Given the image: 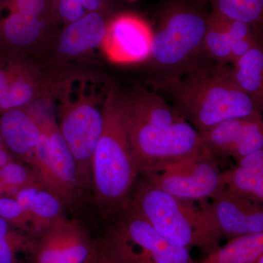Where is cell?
Segmentation results:
<instances>
[{
  "label": "cell",
  "mask_w": 263,
  "mask_h": 263,
  "mask_svg": "<svg viewBox=\"0 0 263 263\" xmlns=\"http://www.w3.org/2000/svg\"><path fill=\"white\" fill-rule=\"evenodd\" d=\"M119 103L138 174L158 172L205 152L200 133L155 93L141 90Z\"/></svg>",
  "instance_id": "6da1fadb"
},
{
  "label": "cell",
  "mask_w": 263,
  "mask_h": 263,
  "mask_svg": "<svg viewBox=\"0 0 263 263\" xmlns=\"http://www.w3.org/2000/svg\"><path fill=\"white\" fill-rule=\"evenodd\" d=\"M171 91L182 114L200 134L233 118L259 112L255 103L235 84L226 67H195L174 81Z\"/></svg>",
  "instance_id": "7a4b0ae2"
},
{
  "label": "cell",
  "mask_w": 263,
  "mask_h": 263,
  "mask_svg": "<svg viewBox=\"0 0 263 263\" xmlns=\"http://www.w3.org/2000/svg\"><path fill=\"white\" fill-rule=\"evenodd\" d=\"M103 114V130L92 159V190L97 205L108 214L120 212L127 205L139 174L114 89L107 91Z\"/></svg>",
  "instance_id": "3957f363"
},
{
  "label": "cell",
  "mask_w": 263,
  "mask_h": 263,
  "mask_svg": "<svg viewBox=\"0 0 263 263\" xmlns=\"http://www.w3.org/2000/svg\"><path fill=\"white\" fill-rule=\"evenodd\" d=\"M60 95V133L73 156L84 192L92 189V159L103 127L104 101L94 81L73 77L62 85Z\"/></svg>",
  "instance_id": "277c9868"
},
{
  "label": "cell",
  "mask_w": 263,
  "mask_h": 263,
  "mask_svg": "<svg viewBox=\"0 0 263 263\" xmlns=\"http://www.w3.org/2000/svg\"><path fill=\"white\" fill-rule=\"evenodd\" d=\"M124 207L175 245L190 250L197 247L205 254L218 247L200 205L176 198L148 181L138 186Z\"/></svg>",
  "instance_id": "5b68a950"
},
{
  "label": "cell",
  "mask_w": 263,
  "mask_h": 263,
  "mask_svg": "<svg viewBox=\"0 0 263 263\" xmlns=\"http://www.w3.org/2000/svg\"><path fill=\"white\" fill-rule=\"evenodd\" d=\"M98 241L99 258L106 263H196L190 249L171 243L127 207Z\"/></svg>",
  "instance_id": "8992f818"
},
{
  "label": "cell",
  "mask_w": 263,
  "mask_h": 263,
  "mask_svg": "<svg viewBox=\"0 0 263 263\" xmlns=\"http://www.w3.org/2000/svg\"><path fill=\"white\" fill-rule=\"evenodd\" d=\"M222 174L217 158L205 150L146 177L148 182L176 198L202 202L226 190Z\"/></svg>",
  "instance_id": "52a82bcc"
},
{
  "label": "cell",
  "mask_w": 263,
  "mask_h": 263,
  "mask_svg": "<svg viewBox=\"0 0 263 263\" xmlns=\"http://www.w3.org/2000/svg\"><path fill=\"white\" fill-rule=\"evenodd\" d=\"M207 18L187 8L170 10L154 32L150 58L161 67H179L204 47Z\"/></svg>",
  "instance_id": "ba28073f"
},
{
  "label": "cell",
  "mask_w": 263,
  "mask_h": 263,
  "mask_svg": "<svg viewBox=\"0 0 263 263\" xmlns=\"http://www.w3.org/2000/svg\"><path fill=\"white\" fill-rule=\"evenodd\" d=\"M216 245L228 240L263 232L262 205L250 201L229 190L199 202Z\"/></svg>",
  "instance_id": "9c48e42d"
},
{
  "label": "cell",
  "mask_w": 263,
  "mask_h": 263,
  "mask_svg": "<svg viewBox=\"0 0 263 263\" xmlns=\"http://www.w3.org/2000/svg\"><path fill=\"white\" fill-rule=\"evenodd\" d=\"M99 260L98 242L76 219H63L37 238L33 263H93Z\"/></svg>",
  "instance_id": "30bf717a"
},
{
  "label": "cell",
  "mask_w": 263,
  "mask_h": 263,
  "mask_svg": "<svg viewBox=\"0 0 263 263\" xmlns=\"http://www.w3.org/2000/svg\"><path fill=\"white\" fill-rule=\"evenodd\" d=\"M153 37L152 27L143 17L123 13L107 22L100 47L112 63H140L150 59Z\"/></svg>",
  "instance_id": "8fae6325"
},
{
  "label": "cell",
  "mask_w": 263,
  "mask_h": 263,
  "mask_svg": "<svg viewBox=\"0 0 263 263\" xmlns=\"http://www.w3.org/2000/svg\"><path fill=\"white\" fill-rule=\"evenodd\" d=\"M204 148L217 158L238 160L263 149V122L260 113L233 118L200 134Z\"/></svg>",
  "instance_id": "7c38bea8"
},
{
  "label": "cell",
  "mask_w": 263,
  "mask_h": 263,
  "mask_svg": "<svg viewBox=\"0 0 263 263\" xmlns=\"http://www.w3.org/2000/svg\"><path fill=\"white\" fill-rule=\"evenodd\" d=\"M46 121L50 138V155L42 185L60 197L65 205L72 207L84 194L79 184L75 160L54 118L46 114Z\"/></svg>",
  "instance_id": "4fadbf2b"
},
{
  "label": "cell",
  "mask_w": 263,
  "mask_h": 263,
  "mask_svg": "<svg viewBox=\"0 0 263 263\" xmlns=\"http://www.w3.org/2000/svg\"><path fill=\"white\" fill-rule=\"evenodd\" d=\"M43 115L25 108L0 115V132L6 149L17 161L29 164L42 130Z\"/></svg>",
  "instance_id": "5bb4252c"
},
{
  "label": "cell",
  "mask_w": 263,
  "mask_h": 263,
  "mask_svg": "<svg viewBox=\"0 0 263 263\" xmlns=\"http://www.w3.org/2000/svg\"><path fill=\"white\" fill-rule=\"evenodd\" d=\"M258 44L256 37L247 39L235 32L229 18L214 12L207 17L204 48L221 63H234L243 53Z\"/></svg>",
  "instance_id": "9a60e30c"
},
{
  "label": "cell",
  "mask_w": 263,
  "mask_h": 263,
  "mask_svg": "<svg viewBox=\"0 0 263 263\" xmlns=\"http://www.w3.org/2000/svg\"><path fill=\"white\" fill-rule=\"evenodd\" d=\"M107 22L101 11L90 12L76 22L65 26L60 37L59 50L66 57H76L101 46Z\"/></svg>",
  "instance_id": "2e32d148"
},
{
  "label": "cell",
  "mask_w": 263,
  "mask_h": 263,
  "mask_svg": "<svg viewBox=\"0 0 263 263\" xmlns=\"http://www.w3.org/2000/svg\"><path fill=\"white\" fill-rule=\"evenodd\" d=\"M227 190L262 205L263 149L237 160L233 168L222 174Z\"/></svg>",
  "instance_id": "e0dca14e"
},
{
  "label": "cell",
  "mask_w": 263,
  "mask_h": 263,
  "mask_svg": "<svg viewBox=\"0 0 263 263\" xmlns=\"http://www.w3.org/2000/svg\"><path fill=\"white\" fill-rule=\"evenodd\" d=\"M49 20L15 11H0V41L24 47L36 42L46 32Z\"/></svg>",
  "instance_id": "ac0fdd59"
},
{
  "label": "cell",
  "mask_w": 263,
  "mask_h": 263,
  "mask_svg": "<svg viewBox=\"0 0 263 263\" xmlns=\"http://www.w3.org/2000/svg\"><path fill=\"white\" fill-rule=\"evenodd\" d=\"M231 79L260 110L263 103V52L259 45L243 53L233 63Z\"/></svg>",
  "instance_id": "d6986e66"
},
{
  "label": "cell",
  "mask_w": 263,
  "mask_h": 263,
  "mask_svg": "<svg viewBox=\"0 0 263 263\" xmlns=\"http://www.w3.org/2000/svg\"><path fill=\"white\" fill-rule=\"evenodd\" d=\"M42 92V81L37 72L22 63L14 79L0 89V114L27 107Z\"/></svg>",
  "instance_id": "ffe728a7"
},
{
  "label": "cell",
  "mask_w": 263,
  "mask_h": 263,
  "mask_svg": "<svg viewBox=\"0 0 263 263\" xmlns=\"http://www.w3.org/2000/svg\"><path fill=\"white\" fill-rule=\"evenodd\" d=\"M263 255V232L228 240L196 263H253Z\"/></svg>",
  "instance_id": "44dd1931"
},
{
  "label": "cell",
  "mask_w": 263,
  "mask_h": 263,
  "mask_svg": "<svg viewBox=\"0 0 263 263\" xmlns=\"http://www.w3.org/2000/svg\"><path fill=\"white\" fill-rule=\"evenodd\" d=\"M64 212L65 204L60 197L46 189H38L27 212L34 236L38 238L65 219Z\"/></svg>",
  "instance_id": "7402d4cb"
},
{
  "label": "cell",
  "mask_w": 263,
  "mask_h": 263,
  "mask_svg": "<svg viewBox=\"0 0 263 263\" xmlns=\"http://www.w3.org/2000/svg\"><path fill=\"white\" fill-rule=\"evenodd\" d=\"M37 238L10 226L0 218V263H25L22 255L34 257Z\"/></svg>",
  "instance_id": "603a6c76"
},
{
  "label": "cell",
  "mask_w": 263,
  "mask_h": 263,
  "mask_svg": "<svg viewBox=\"0 0 263 263\" xmlns=\"http://www.w3.org/2000/svg\"><path fill=\"white\" fill-rule=\"evenodd\" d=\"M214 13L252 27L262 22L263 0H212Z\"/></svg>",
  "instance_id": "cb8c5ba5"
},
{
  "label": "cell",
  "mask_w": 263,
  "mask_h": 263,
  "mask_svg": "<svg viewBox=\"0 0 263 263\" xmlns=\"http://www.w3.org/2000/svg\"><path fill=\"white\" fill-rule=\"evenodd\" d=\"M0 184L6 197H13L19 190L29 186L43 187L28 164L15 160L0 168Z\"/></svg>",
  "instance_id": "d4e9b609"
},
{
  "label": "cell",
  "mask_w": 263,
  "mask_h": 263,
  "mask_svg": "<svg viewBox=\"0 0 263 263\" xmlns=\"http://www.w3.org/2000/svg\"><path fill=\"white\" fill-rule=\"evenodd\" d=\"M0 218L13 228L34 236L28 216L14 197L0 198Z\"/></svg>",
  "instance_id": "484cf974"
},
{
  "label": "cell",
  "mask_w": 263,
  "mask_h": 263,
  "mask_svg": "<svg viewBox=\"0 0 263 263\" xmlns=\"http://www.w3.org/2000/svg\"><path fill=\"white\" fill-rule=\"evenodd\" d=\"M52 3L53 0H5L0 4V11L18 12L49 20Z\"/></svg>",
  "instance_id": "4316f807"
},
{
  "label": "cell",
  "mask_w": 263,
  "mask_h": 263,
  "mask_svg": "<svg viewBox=\"0 0 263 263\" xmlns=\"http://www.w3.org/2000/svg\"><path fill=\"white\" fill-rule=\"evenodd\" d=\"M87 13L81 0H53L50 22H60L66 25L76 22Z\"/></svg>",
  "instance_id": "83f0119b"
},
{
  "label": "cell",
  "mask_w": 263,
  "mask_h": 263,
  "mask_svg": "<svg viewBox=\"0 0 263 263\" xmlns=\"http://www.w3.org/2000/svg\"><path fill=\"white\" fill-rule=\"evenodd\" d=\"M22 65L18 62H0V89L8 86L14 79Z\"/></svg>",
  "instance_id": "f1b7e54d"
},
{
  "label": "cell",
  "mask_w": 263,
  "mask_h": 263,
  "mask_svg": "<svg viewBox=\"0 0 263 263\" xmlns=\"http://www.w3.org/2000/svg\"><path fill=\"white\" fill-rule=\"evenodd\" d=\"M85 10L87 13L90 12L101 11L104 0H81Z\"/></svg>",
  "instance_id": "f546056e"
},
{
  "label": "cell",
  "mask_w": 263,
  "mask_h": 263,
  "mask_svg": "<svg viewBox=\"0 0 263 263\" xmlns=\"http://www.w3.org/2000/svg\"><path fill=\"white\" fill-rule=\"evenodd\" d=\"M13 160L14 158L13 156L10 155V152L6 148H0V168Z\"/></svg>",
  "instance_id": "4dcf8cb0"
},
{
  "label": "cell",
  "mask_w": 263,
  "mask_h": 263,
  "mask_svg": "<svg viewBox=\"0 0 263 263\" xmlns=\"http://www.w3.org/2000/svg\"><path fill=\"white\" fill-rule=\"evenodd\" d=\"M0 148H5L4 143H3V138H2L1 132H0Z\"/></svg>",
  "instance_id": "1f68e13d"
},
{
  "label": "cell",
  "mask_w": 263,
  "mask_h": 263,
  "mask_svg": "<svg viewBox=\"0 0 263 263\" xmlns=\"http://www.w3.org/2000/svg\"><path fill=\"white\" fill-rule=\"evenodd\" d=\"M6 196H5V191L4 190H3V186H2V185L0 184V198Z\"/></svg>",
  "instance_id": "d6a6232c"
},
{
  "label": "cell",
  "mask_w": 263,
  "mask_h": 263,
  "mask_svg": "<svg viewBox=\"0 0 263 263\" xmlns=\"http://www.w3.org/2000/svg\"><path fill=\"white\" fill-rule=\"evenodd\" d=\"M98 263H106V262H103V261L100 260V259H99V262Z\"/></svg>",
  "instance_id": "836d02e7"
},
{
  "label": "cell",
  "mask_w": 263,
  "mask_h": 263,
  "mask_svg": "<svg viewBox=\"0 0 263 263\" xmlns=\"http://www.w3.org/2000/svg\"><path fill=\"white\" fill-rule=\"evenodd\" d=\"M4 1L5 0H0V4H1V3H3Z\"/></svg>",
  "instance_id": "e575fe53"
},
{
  "label": "cell",
  "mask_w": 263,
  "mask_h": 263,
  "mask_svg": "<svg viewBox=\"0 0 263 263\" xmlns=\"http://www.w3.org/2000/svg\"><path fill=\"white\" fill-rule=\"evenodd\" d=\"M128 1H135V0H128Z\"/></svg>",
  "instance_id": "d590c367"
},
{
  "label": "cell",
  "mask_w": 263,
  "mask_h": 263,
  "mask_svg": "<svg viewBox=\"0 0 263 263\" xmlns=\"http://www.w3.org/2000/svg\"><path fill=\"white\" fill-rule=\"evenodd\" d=\"M98 262H99V260H98V261H97V262H93V263H98Z\"/></svg>",
  "instance_id": "8d00e7d4"
}]
</instances>
